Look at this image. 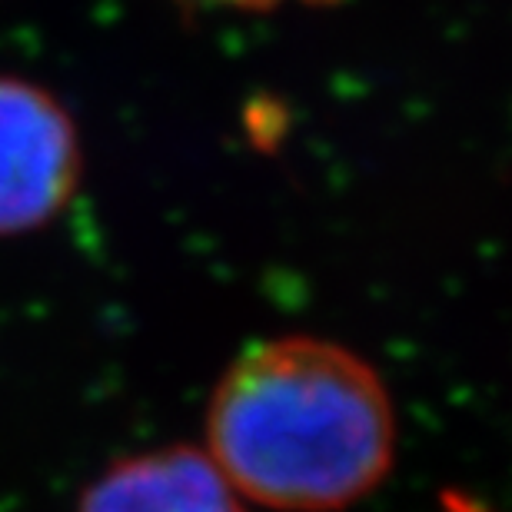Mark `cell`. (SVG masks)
<instances>
[{"label": "cell", "mask_w": 512, "mask_h": 512, "mask_svg": "<svg viewBox=\"0 0 512 512\" xmlns=\"http://www.w3.org/2000/svg\"><path fill=\"white\" fill-rule=\"evenodd\" d=\"M77 512H247V503L203 449L170 446L114 463Z\"/></svg>", "instance_id": "obj_3"}, {"label": "cell", "mask_w": 512, "mask_h": 512, "mask_svg": "<svg viewBox=\"0 0 512 512\" xmlns=\"http://www.w3.org/2000/svg\"><path fill=\"white\" fill-rule=\"evenodd\" d=\"M446 506H449V512H486L479 503H469V499H463V496H449Z\"/></svg>", "instance_id": "obj_5"}, {"label": "cell", "mask_w": 512, "mask_h": 512, "mask_svg": "<svg viewBox=\"0 0 512 512\" xmlns=\"http://www.w3.org/2000/svg\"><path fill=\"white\" fill-rule=\"evenodd\" d=\"M80 167L64 104L37 84L0 77V237L54 220L74 197Z\"/></svg>", "instance_id": "obj_2"}, {"label": "cell", "mask_w": 512, "mask_h": 512, "mask_svg": "<svg viewBox=\"0 0 512 512\" xmlns=\"http://www.w3.org/2000/svg\"><path fill=\"white\" fill-rule=\"evenodd\" d=\"M197 7H230V10H273L283 4H333V0H183Z\"/></svg>", "instance_id": "obj_4"}, {"label": "cell", "mask_w": 512, "mask_h": 512, "mask_svg": "<svg viewBox=\"0 0 512 512\" xmlns=\"http://www.w3.org/2000/svg\"><path fill=\"white\" fill-rule=\"evenodd\" d=\"M203 453L243 503L336 512L370 496L393 466V399L346 346L276 336L220 376Z\"/></svg>", "instance_id": "obj_1"}]
</instances>
